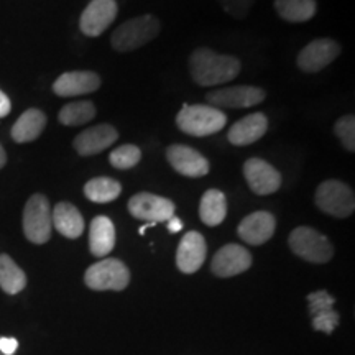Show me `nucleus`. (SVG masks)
I'll return each instance as SVG.
<instances>
[{"label": "nucleus", "instance_id": "26", "mask_svg": "<svg viewBox=\"0 0 355 355\" xmlns=\"http://www.w3.org/2000/svg\"><path fill=\"white\" fill-rule=\"evenodd\" d=\"M122 193V184L117 180L112 178H92L91 181H87L84 186V194L89 201L97 202V204H105L112 202L114 199H117Z\"/></svg>", "mask_w": 355, "mask_h": 355}, {"label": "nucleus", "instance_id": "14", "mask_svg": "<svg viewBox=\"0 0 355 355\" xmlns=\"http://www.w3.org/2000/svg\"><path fill=\"white\" fill-rule=\"evenodd\" d=\"M166 159L173 170L188 178H202L209 173V162L198 150L186 145H170L166 148Z\"/></svg>", "mask_w": 355, "mask_h": 355}, {"label": "nucleus", "instance_id": "23", "mask_svg": "<svg viewBox=\"0 0 355 355\" xmlns=\"http://www.w3.org/2000/svg\"><path fill=\"white\" fill-rule=\"evenodd\" d=\"M46 127V115L40 109H28L20 115L19 121L12 127V139L17 144L37 140Z\"/></svg>", "mask_w": 355, "mask_h": 355}, {"label": "nucleus", "instance_id": "31", "mask_svg": "<svg viewBox=\"0 0 355 355\" xmlns=\"http://www.w3.org/2000/svg\"><path fill=\"white\" fill-rule=\"evenodd\" d=\"M224 8L225 13L235 17V19H245L248 12L254 7L255 0H217Z\"/></svg>", "mask_w": 355, "mask_h": 355}, {"label": "nucleus", "instance_id": "19", "mask_svg": "<svg viewBox=\"0 0 355 355\" xmlns=\"http://www.w3.org/2000/svg\"><path fill=\"white\" fill-rule=\"evenodd\" d=\"M334 298L327 291L319 290L311 293L308 296V306L311 318H313V327L316 331L332 334L339 324V314L334 311Z\"/></svg>", "mask_w": 355, "mask_h": 355}, {"label": "nucleus", "instance_id": "18", "mask_svg": "<svg viewBox=\"0 0 355 355\" xmlns=\"http://www.w3.org/2000/svg\"><path fill=\"white\" fill-rule=\"evenodd\" d=\"M101 87L99 74L92 71H69L61 74L53 84V91L60 97H76L96 92Z\"/></svg>", "mask_w": 355, "mask_h": 355}, {"label": "nucleus", "instance_id": "9", "mask_svg": "<svg viewBox=\"0 0 355 355\" xmlns=\"http://www.w3.org/2000/svg\"><path fill=\"white\" fill-rule=\"evenodd\" d=\"M128 212L135 219L146 222H166L175 216V202L171 199L152 193H139L128 201Z\"/></svg>", "mask_w": 355, "mask_h": 355}, {"label": "nucleus", "instance_id": "32", "mask_svg": "<svg viewBox=\"0 0 355 355\" xmlns=\"http://www.w3.org/2000/svg\"><path fill=\"white\" fill-rule=\"evenodd\" d=\"M17 347H19V343L13 337H2L0 339V350L6 355H12L17 350Z\"/></svg>", "mask_w": 355, "mask_h": 355}, {"label": "nucleus", "instance_id": "35", "mask_svg": "<svg viewBox=\"0 0 355 355\" xmlns=\"http://www.w3.org/2000/svg\"><path fill=\"white\" fill-rule=\"evenodd\" d=\"M7 163V155H6V150H3V146L0 145V168H3V165Z\"/></svg>", "mask_w": 355, "mask_h": 355}, {"label": "nucleus", "instance_id": "1", "mask_svg": "<svg viewBox=\"0 0 355 355\" xmlns=\"http://www.w3.org/2000/svg\"><path fill=\"white\" fill-rule=\"evenodd\" d=\"M241 61L235 56L219 55L209 48H198L189 56V71L193 81L204 87L230 83L241 73Z\"/></svg>", "mask_w": 355, "mask_h": 355}, {"label": "nucleus", "instance_id": "24", "mask_svg": "<svg viewBox=\"0 0 355 355\" xmlns=\"http://www.w3.org/2000/svg\"><path fill=\"white\" fill-rule=\"evenodd\" d=\"M199 216L201 220L209 227H216L224 222L227 216V199L225 194L219 189H207L201 198L199 206Z\"/></svg>", "mask_w": 355, "mask_h": 355}, {"label": "nucleus", "instance_id": "27", "mask_svg": "<svg viewBox=\"0 0 355 355\" xmlns=\"http://www.w3.org/2000/svg\"><path fill=\"white\" fill-rule=\"evenodd\" d=\"M26 286V275L10 257L0 255V288L7 295H17Z\"/></svg>", "mask_w": 355, "mask_h": 355}, {"label": "nucleus", "instance_id": "3", "mask_svg": "<svg viewBox=\"0 0 355 355\" xmlns=\"http://www.w3.org/2000/svg\"><path fill=\"white\" fill-rule=\"evenodd\" d=\"M159 33V21L153 15H141L137 19L127 20L125 24L114 30L110 37V44L115 51L127 53L133 51L137 48H141L144 44L152 42Z\"/></svg>", "mask_w": 355, "mask_h": 355}, {"label": "nucleus", "instance_id": "28", "mask_svg": "<svg viewBox=\"0 0 355 355\" xmlns=\"http://www.w3.org/2000/svg\"><path fill=\"white\" fill-rule=\"evenodd\" d=\"M97 110L96 105L91 101H78V102H69L63 109L60 110V122L66 127H76L84 125V123L91 122L96 117Z\"/></svg>", "mask_w": 355, "mask_h": 355}, {"label": "nucleus", "instance_id": "25", "mask_svg": "<svg viewBox=\"0 0 355 355\" xmlns=\"http://www.w3.org/2000/svg\"><path fill=\"white\" fill-rule=\"evenodd\" d=\"M275 10L290 24H303L316 15V0H275Z\"/></svg>", "mask_w": 355, "mask_h": 355}, {"label": "nucleus", "instance_id": "21", "mask_svg": "<svg viewBox=\"0 0 355 355\" xmlns=\"http://www.w3.org/2000/svg\"><path fill=\"white\" fill-rule=\"evenodd\" d=\"M115 247L114 222L105 216H97L92 219L89 227V248L94 257H105Z\"/></svg>", "mask_w": 355, "mask_h": 355}, {"label": "nucleus", "instance_id": "17", "mask_svg": "<svg viewBox=\"0 0 355 355\" xmlns=\"http://www.w3.org/2000/svg\"><path fill=\"white\" fill-rule=\"evenodd\" d=\"M275 229H277L275 216L266 211H257L239 224L237 232L239 237L248 245H263L273 237Z\"/></svg>", "mask_w": 355, "mask_h": 355}, {"label": "nucleus", "instance_id": "30", "mask_svg": "<svg viewBox=\"0 0 355 355\" xmlns=\"http://www.w3.org/2000/svg\"><path fill=\"white\" fill-rule=\"evenodd\" d=\"M334 133L343 141L344 148L355 152V117L354 115H343L334 123Z\"/></svg>", "mask_w": 355, "mask_h": 355}, {"label": "nucleus", "instance_id": "8", "mask_svg": "<svg viewBox=\"0 0 355 355\" xmlns=\"http://www.w3.org/2000/svg\"><path fill=\"white\" fill-rule=\"evenodd\" d=\"M266 92L255 86H232L211 91L206 99L216 109H248L265 101Z\"/></svg>", "mask_w": 355, "mask_h": 355}, {"label": "nucleus", "instance_id": "11", "mask_svg": "<svg viewBox=\"0 0 355 355\" xmlns=\"http://www.w3.org/2000/svg\"><path fill=\"white\" fill-rule=\"evenodd\" d=\"M243 176H245L248 188L259 196L277 193L282 186L279 171L261 158H248L243 163Z\"/></svg>", "mask_w": 355, "mask_h": 355}, {"label": "nucleus", "instance_id": "20", "mask_svg": "<svg viewBox=\"0 0 355 355\" xmlns=\"http://www.w3.org/2000/svg\"><path fill=\"white\" fill-rule=\"evenodd\" d=\"M268 130V119L263 112L247 115L235 122L227 133V139L235 146H245L255 144Z\"/></svg>", "mask_w": 355, "mask_h": 355}, {"label": "nucleus", "instance_id": "4", "mask_svg": "<svg viewBox=\"0 0 355 355\" xmlns=\"http://www.w3.org/2000/svg\"><path fill=\"white\" fill-rule=\"evenodd\" d=\"M291 252L311 263H327L334 255L329 239L313 227H298L288 239Z\"/></svg>", "mask_w": 355, "mask_h": 355}, {"label": "nucleus", "instance_id": "16", "mask_svg": "<svg viewBox=\"0 0 355 355\" xmlns=\"http://www.w3.org/2000/svg\"><path fill=\"white\" fill-rule=\"evenodd\" d=\"M119 139V132L109 123H99L79 133L74 139L73 146L81 157H91L107 150Z\"/></svg>", "mask_w": 355, "mask_h": 355}, {"label": "nucleus", "instance_id": "6", "mask_svg": "<svg viewBox=\"0 0 355 355\" xmlns=\"http://www.w3.org/2000/svg\"><path fill=\"white\" fill-rule=\"evenodd\" d=\"M53 220L50 201L43 194H33L24 211V232L32 243L42 245L51 237Z\"/></svg>", "mask_w": 355, "mask_h": 355}, {"label": "nucleus", "instance_id": "5", "mask_svg": "<svg viewBox=\"0 0 355 355\" xmlns=\"http://www.w3.org/2000/svg\"><path fill=\"white\" fill-rule=\"evenodd\" d=\"M84 283L94 291H122L130 283V272L119 259H105L89 266L84 273Z\"/></svg>", "mask_w": 355, "mask_h": 355}, {"label": "nucleus", "instance_id": "7", "mask_svg": "<svg viewBox=\"0 0 355 355\" xmlns=\"http://www.w3.org/2000/svg\"><path fill=\"white\" fill-rule=\"evenodd\" d=\"M316 204L326 214L344 219L355 209L354 191L343 181L327 180L318 186Z\"/></svg>", "mask_w": 355, "mask_h": 355}, {"label": "nucleus", "instance_id": "33", "mask_svg": "<svg viewBox=\"0 0 355 355\" xmlns=\"http://www.w3.org/2000/svg\"><path fill=\"white\" fill-rule=\"evenodd\" d=\"M10 110H12L10 99H8L7 94H3V92L0 91V119L7 117V115L10 114Z\"/></svg>", "mask_w": 355, "mask_h": 355}, {"label": "nucleus", "instance_id": "10", "mask_svg": "<svg viewBox=\"0 0 355 355\" xmlns=\"http://www.w3.org/2000/svg\"><path fill=\"white\" fill-rule=\"evenodd\" d=\"M340 55V44L331 38H318L306 44L296 58V64L303 73H319Z\"/></svg>", "mask_w": 355, "mask_h": 355}, {"label": "nucleus", "instance_id": "2", "mask_svg": "<svg viewBox=\"0 0 355 355\" xmlns=\"http://www.w3.org/2000/svg\"><path fill=\"white\" fill-rule=\"evenodd\" d=\"M227 123V115L212 105L184 104L176 115V125L193 137H207L220 132Z\"/></svg>", "mask_w": 355, "mask_h": 355}, {"label": "nucleus", "instance_id": "13", "mask_svg": "<svg viewBox=\"0 0 355 355\" xmlns=\"http://www.w3.org/2000/svg\"><path fill=\"white\" fill-rule=\"evenodd\" d=\"M252 266V255L247 248L237 243H229L217 250L211 263V270L216 277L230 278L247 272Z\"/></svg>", "mask_w": 355, "mask_h": 355}, {"label": "nucleus", "instance_id": "34", "mask_svg": "<svg viewBox=\"0 0 355 355\" xmlns=\"http://www.w3.org/2000/svg\"><path fill=\"white\" fill-rule=\"evenodd\" d=\"M166 224H168V230H170L171 234L180 232V230L183 229V222H181L180 219H178L176 216H173L171 219H168V220H166Z\"/></svg>", "mask_w": 355, "mask_h": 355}, {"label": "nucleus", "instance_id": "12", "mask_svg": "<svg viewBox=\"0 0 355 355\" xmlns=\"http://www.w3.org/2000/svg\"><path fill=\"white\" fill-rule=\"evenodd\" d=\"M117 2L115 0H92L84 8L79 26L86 37H99L109 28L117 17Z\"/></svg>", "mask_w": 355, "mask_h": 355}, {"label": "nucleus", "instance_id": "15", "mask_svg": "<svg viewBox=\"0 0 355 355\" xmlns=\"http://www.w3.org/2000/svg\"><path fill=\"white\" fill-rule=\"evenodd\" d=\"M207 247L204 237L196 230H191L181 239L176 252V265L186 275L196 273L206 260Z\"/></svg>", "mask_w": 355, "mask_h": 355}, {"label": "nucleus", "instance_id": "22", "mask_svg": "<svg viewBox=\"0 0 355 355\" xmlns=\"http://www.w3.org/2000/svg\"><path fill=\"white\" fill-rule=\"evenodd\" d=\"M53 227L68 239H78L84 232V219L76 206L71 202H58L51 211Z\"/></svg>", "mask_w": 355, "mask_h": 355}, {"label": "nucleus", "instance_id": "29", "mask_svg": "<svg viewBox=\"0 0 355 355\" xmlns=\"http://www.w3.org/2000/svg\"><path fill=\"white\" fill-rule=\"evenodd\" d=\"M141 159V152L137 145H122L119 148L112 150L109 155L110 165L117 170H130L137 166Z\"/></svg>", "mask_w": 355, "mask_h": 355}]
</instances>
